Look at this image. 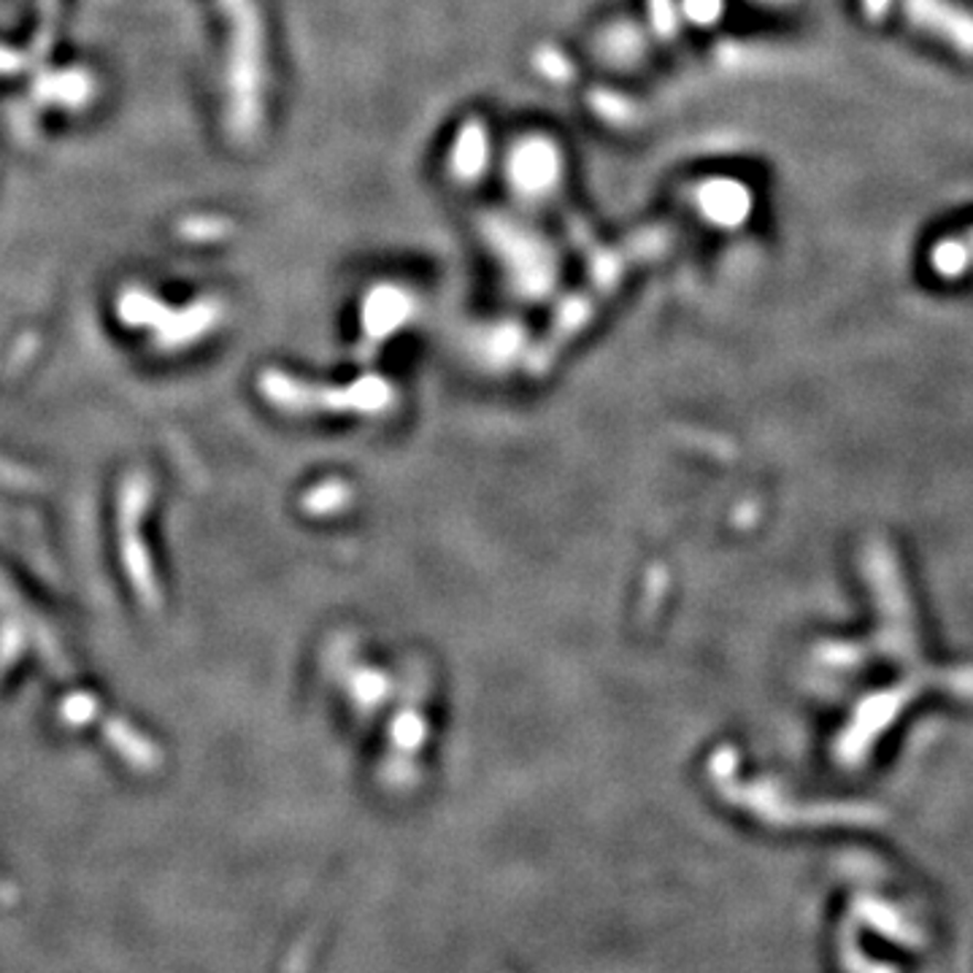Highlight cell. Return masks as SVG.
I'll use <instances>...</instances> for the list:
<instances>
[{
	"label": "cell",
	"mask_w": 973,
	"mask_h": 973,
	"mask_svg": "<svg viewBox=\"0 0 973 973\" xmlns=\"http://www.w3.org/2000/svg\"><path fill=\"white\" fill-rule=\"evenodd\" d=\"M871 17L898 14L922 33L973 57V14L954 0H863Z\"/></svg>",
	"instance_id": "1"
},
{
	"label": "cell",
	"mask_w": 973,
	"mask_h": 973,
	"mask_svg": "<svg viewBox=\"0 0 973 973\" xmlns=\"http://www.w3.org/2000/svg\"><path fill=\"white\" fill-rule=\"evenodd\" d=\"M930 268L944 279H960L973 271V225L954 235H944L930 250Z\"/></svg>",
	"instance_id": "2"
}]
</instances>
